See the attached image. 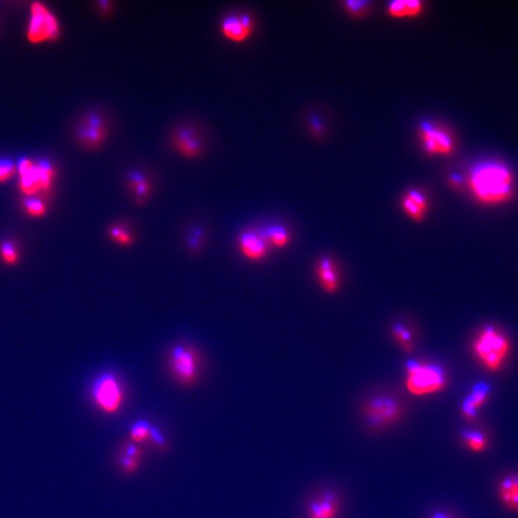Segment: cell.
Returning <instances> with one entry per match:
<instances>
[{
  "label": "cell",
  "instance_id": "1",
  "mask_svg": "<svg viewBox=\"0 0 518 518\" xmlns=\"http://www.w3.org/2000/svg\"><path fill=\"white\" fill-rule=\"evenodd\" d=\"M469 187L475 199L487 206L505 204L515 193L514 174L499 161H485L474 165L469 172Z\"/></svg>",
  "mask_w": 518,
  "mask_h": 518
},
{
  "label": "cell",
  "instance_id": "2",
  "mask_svg": "<svg viewBox=\"0 0 518 518\" xmlns=\"http://www.w3.org/2000/svg\"><path fill=\"white\" fill-rule=\"evenodd\" d=\"M510 349L509 339L494 325L484 327L473 343V350L477 359L490 372L501 369Z\"/></svg>",
  "mask_w": 518,
  "mask_h": 518
},
{
  "label": "cell",
  "instance_id": "3",
  "mask_svg": "<svg viewBox=\"0 0 518 518\" xmlns=\"http://www.w3.org/2000/svg\"><path fill=\"white\" fill-rule=\"evenodd\" d=\"M406 370V387L413 395L433 394L442 391L447 386V374L437 365L409 361Z\"/></svg>",
  "mask_w": 518,
  "mask_h": 518
},
{
  "label": "cell",
  "instance_id": "4",
  "mask_svg": "<svg viewBox=\"0 0 518 518\" xmlns=\"http://www.w3.org/2000/svg\"><path fill=\"white\" fill-rule=\"evenodd\" d=\"M200 356L191 345H177L170 350L169 366L170 372L179 384L189 387L199 379Z\"/></svg>",
  "mask_w": 518,
  "mask_h": 518
},
{
  "label": "cell",
  "instance_id": "5",
  "mask_svg": "<svg viewBox=\"0 0 518 518\" xmlns=\"http://www.w3.org/2000/svg\"><path fill=\"white\" fill-rule=\"evenodd\" d=\"M92 399L96 406L106 414H116L125 400L123 386L112 372H105L95 380L92 387Z\"/></svg>",
  "mask_w": 518,
  "mask_h": 518
},
{
  "label": "cell",
  "instance_id": "6",
  "mask_svg": "<svg viewBox=\"0 0 518 518\" xmlns=\"http://www.w3.org/2000/svg\"><path fill=\"white\" fill-rule=\"evenodd\" d=\"M58 34L59 26L53 15L50 14L44 5L34 3L28 31L30 42L37 44L49 39H56Z\"/></svg>",
  "mask_w": 518,
  "mask_h": 518
},
{
  "label": "cell",
  "instance_id": "7",
  "mask_svg": "<svg viewBox=\"0 0 518 518\" xmlns=\"http://www.w3.org/2000/svg\"><path fill=\"white\" fill-rule=\"evenodd\" d=\"M365 415L370 425L382 427L399 419L400 406L392 397H377L367 403Z\"/></svg>",
  "mask_w": 518,
  "mask_h": 518
},
{
  "label": "cell",
  "instance_id": "8",
  "mask_svg": "<svg viewBox=\"0 0 518 518\" xmlns=\"http://www.w3.org/2000/svg\"><path fill=\"white\" fill-rule=\"evenodd\" d=\"M172 144L181 156L195 159L204 152V144L199 131L191 125H181L173 132Z\"/></svg>",
  "mask_w": 518,
  "mask_h": 518
},
{
  "label": "cell",
  "instance_id": "9",
  "mask_svg": "<svg viewBox=\"0 0 518 518\" xmlns=\"http://www.w3.org/2000/svg\"><path fill=\"white\" fill-rule=\"evenodd\" d=\"M80 141L89 148L100 146L107 135V125L103 115L91 112L85 116L77 132Z\"/></svg>",
  "mask_w": 518,
  "mask_h": 518
},
{
  "label": "cell",
  "instance_id": "10",
  "mask_svg": "<svg viewBox=\"0 0 518 518\" xmlns=\"http://www.w3.org/2000/svg\"><path fill=\"white\" fill-rule=\"evenodd\" d=\"M425 149L431 154L449 155L454 151V140L449 132L432 124L424 123L420 129Z\"/></svg>",
  "mask_w": 518,
  "mask_h": 518
},
{
  "label": "cell",
  "instance_id": "11",
  "mask_svg": "<svg viewBox=\"0 0 518 518\" xmlns=\"http://www.w3.org/2000/svg\"><path fill=\"white\" fill-rule=\"evenodd\" d=\"M269 244L264 239L260 232L248 230L243 232L239 237V248L247 259L252 261H259L266 257L269 252Z\"/></svg>",
  "mask_w": 518,
  "mask_h": 518
},
{
  "label": "cell",
  "instance_id": "12",
  "mask_svg": "<svg viewBox=\"0 0 518 518\" xmlns=\"http://www.w3.org/2000/svg\"><path fill=\"white\" fill-rule=\"evenodd\" d=\"M54 171L49 162H42L37 166L21 176V187L26 194H33L40 189H49Z\"/></svg>",
  "mask_w": 518,
  "mask_h": 518
},
{
  "label": "cell",
  "instance_id": "13",
  "mask_svg": "<svg viewBox=\"0 0 518 518\" xmlns=\"http://www.w3.org/2000/svg\"><path fill=\"white\" fill-rule=\"evenodd\" d=\"M220 29L223 36L234 42L247 41L252 34L243 25L239 12L230 14L222 19Z\"/></svg>",
  "mask_w": 518,
  "mask_h": 518
},
{
  "label": "cell",
  "instance_id": "14",
  "mask_svg": "<svg viewBox=\"0 0 518 518\" xmlns=\"http://www.w3.org/2000/svg\"><path fill=\"white\" fill-rule=\"evenodd\" d=\"M492 388L485 382H480L473 387L472 394L464 400L462 411L467 419H474L478 409L489 399Z\"/></svg>",
  "mask_w": 518,
  "mask_h": 518
},
{
  "label": "cell",
  "instance_id": "15",
  "mask_svg": "<svg viewBox=\"0 0 518 518\" xmlns=\"http://www.w3.org/2000/svg\"><path fill=\"white\" fill-rule=\"evenodd\" d=\"M316 273L320 284L327 293H334L339 287V275L336 265L330 257H325L318 262Z\"/></svg>",
  "mask_w": 518,
  "mask_h": 518
},
{
  "label": "cell",
  "instance_id": "16",
  "mask_svg": "<svg viewBox=\"0 0 518 518\" xmlns=\"http://www.w3.org/2000/svg\"><path fill=\"white\" fill-rule=\"evenodd\" d=\"M127 184L137 205H144L152 192L151 182L144 173L132 170L127 174Z\"/></svg>",
  "mask_w": 518,
  "mask_h": 518
},
{
  "label": "cell",
  "instance_id": "17",
  "mask_svg": "<svg viewBox=\"0 0 518 518\" xmlns=\"http://www.w3.org/2000/svg\"><path fill=\"white\" fill-rule=\"evenodd\" d=\"M402 207L408 216L415 221H422L427 210V201L424 194L412 190L403 198Z\"/></svg>",
  "mask_w": 518,
  "mask_h": 518
},
{
  "label": "cell",
  "instance_id": "18",
  "mask_svg": "<svg viewBox=\"0 0 518 518\" xmlns=\"http://www.w3.org/2000/svg\"><path fill=\"white\" fill-rule=\"evenodd\" d=\"M499 490L505 504L510 509L518 510V476L505 478Z\"/></svg>",
  "mask_w": 518,
  "mask_h": 518
},
{
  "label": "cell",
  "instance_id": "19",
  "mask_svg": "<svg viewBox=\"0 0 518 518\" xmlns=\"http://www.w3.org/2000/svg\"><path fill=\"white\" fill-rule=\"evenodd\" d=\"M422 11V3L417 0H399L390 4L389 12L397 17H412Z\"/></svg>",
  "mask_w": 518,
  "mask_h": 518
},
{
  "label": "cell",
  "instance_id": "20",
  "mask_svg": "<svg viewBox=\"0 0 518 518\" xmlns=\"http://www.w3.org/2000/svg\"><path fill=\"white\" fill-rule=\"evenodd\" d=\"M260 234L266 240L268 244L273 245V246L284 248L289 244V234H288L287 230L284 227H267L266 229L260 230Z\"/></svg>",
  "mask_w": 518,
  "mask_h": 518
},
{
  "label": "cell",
  "instance_id": "21",
  "mask_svg": "<svg viewBox=\"0 0 518 518\" xmlns=\"http://www.w3.org/2000/svg\"><path fill=\"white\" fill-rule=\"evenodd\" d=\"M313 515L316 518H330L335 514V500L332 495H327L321 502H314L311 505Z\"/></svg>",
  "mask_w": 518,
  "mask_h": 518
},
{
  "label": "cell",
  "instance_id": "22",
  "mask_svg": "<svg viewBox=\"0 0 518 518\" xmlns=\"http://www.w3.org/2000/svg\"><path fill=\"white\" fill-rule=\"evenodd\" d=\"M150 428H151V425H150L148 420H137L130 428V439L132 442H136L137 444H141V442L148 440Z\"/></svg>",
  "mask_w": 518,
  "mask_h": 518
},
{
  "label": "cell",
  "instance_id": "23",
  "mask_svg": "<svg viewBox=\"0 0 518 518\" xmlns=\"http://www.w3.org/2000/svg\"><path fill=\"white\" fill-rule=\"evenodd\" d=\"M110 237L116 244L121 245V246L128 247L134 242V236H132V232L127 227L119 226V225H115V226L111 227Z\"/></svg>",
  "mask_w": 518,
  "mask_h": 518
},
{
  "label": "cell",
  "instance_id": "24",
  "mask_svg": "<svg viewBox=\"0 0 518 518\" xmlns=\"http://www.w3.org/2000/svg\"><path fill=\"white\" fill-rule=\"evenodd\" d=\"M148 440L159 452L166 453L169 451V444L166 438H165L164 433L155 425H151V428H150Z\"/></svg>",
  "mask_w": 518,
  "mask_h": 518
},
{
  "label": "cell",
  "instance_id": "25",
  "mask_svg": "<svg viewBox=\"0 0 518 518\" xmlns=\"http://www.w3.org/2000/svg\"><path fill=\"white\" fill-rule=\"evenodd\" d=\"M394 335L395 339L402 345L403 349L406 352H411L413 350V337L411 332L403 327L402 325H395L394 327Z\"/></svg>",
  "mask_w": 518,
  "mask_h": 518
},
{
  "label": "cell",
  "instance_id": "26",
  "mask_svg": "<svg viewBox=\"0 0 518 518\" xmlns=\"http://www.w3.org/2000/svg\"><path fill=\"white\" fill-rule=\"evenodd\" d=\"M463 438L474 451H481L485 447V439L481 433L475 431L463 432Z\"/></svg>",
  "mask_w": 518,
  "mask_h": 518
},
{
  "label": "cell",
  "instance_id": "27",
  "mask_svg": "<svg viewBox=\"0 0 518 518\" xmlns=\"http://www.w3.org/2000/svg\"><path fill=\"white\" fill-rule=\"evenodd\" d=\"M117 462H119L120 469L127 475L134 474L139 469V460L131 459V458L125 456L122 453H119Z\"/></svg>",
  "mask_w": 518,
  "mask_h": 518
},
{
  "label": "cell",
  "instance_id": "28",
  "mask_svg": "<svg viewBox=\"0 0 518 518\" xmlns=\"http://www.w3.org/2000/svg\"><path fill=\"white\" fill-rule=\"evenodd\" d=\"M121 453L125 456L139 460V462L144 455V449L139 444H136V442H132V440H128V442H124Z\"/></svg>",
  "mask_w": 518,
  "mask_h": 518
},
{
  "label": "cell",
  "instance_id": "29",
  "mask_svg": "<svg viewBox=\"0 0 518 518\" xmlns=\"http://www.w3.org/2000/svg\"><path fill=\"white\" fill-rule=\"evenodd\" d=\"M25 206H26L29 214L34 215V216H41V215L46 214V207H44V205L40 200H27L26 202H25Z\"/></svg>",
  "mask_w": 518,
  "mask_h": 518
},
{
  "label": "cell",
  "instance_id": "30",
  "mask_svg": "<svg viewBox=\"0 0 518 518\" xmlns=\"http://www.w3.org/2000/svg\"><path fill=\"white\" fill-rule=\"evenodd\" d=\"M16 172L14 164L8 159H0V182L9 179Z\"/></svg>",
  "mask_w": 518,
  "mask_h": 518
},
{
  "label": "cell",
  "instance_id": "31",
  "mask_svg": "<svg viewBox=\"0 0 518 518\" xmlns=\"http://www.w3.org/2000/svg\"><path fill=\"white\" fill-rule=\"evenodd\" d=\"M2 257L7 264H15L17 260V254L14 245L12 243L6 242L2 245L1 248Z\"/></svg>",
  "mask_w": 518,
  "mask_h": 518
},
{
  "label": "cell",
  "instance_id": "32",
  "mask_svg": "<svg viewBox=\"0 0 518 518\" xmlns=\"http://www.w3.org/2000/svg\"><path fill=\"white\" fill-rule=\"evenodd\" d=\"M201 239L195 236V235L190 234L189 239H187V245L192 252H196L201 247Z\"/></svg>",
  "mask_w": 518,
  "mask_h": 518
},
{
  "label": "cell",
  "instance_id": "33",
  "mask_svg": "<svg viewBox=\"0 0 518 518\" xmlns=\"http://www.w3.org/2000/svg\"><path fill=\"white\" fill-rule=\"evenodd\" d=\"M33 164H32V162H30L29 159H21V161L19 162V173H21V176H24V174H26L27 172H29L30 170L33 169Z\"/></svg>",
  "mask_w": 518,
  "mask_h": 518
},
{
  "label": "cell",
  "instance_id": "34",
  "mask_svg": "<svg viewBox=\"0 0 518 518\" xmlns=\"http://www.w3.org/2000/svg\"><path fill=\"white\" fill-rule=\"evenodd\" d=\"M98 4L100 6V8L103 10L105 12H109L110 10L112 8V2H110V1H100Z\"/></svg>",
  "mask_w": 518,
  "mask_h": 518
},
{
  "label": "cell",
  "instance_id": "35",
  "mask_svg": "<svg viewBox=\"0 0 518 518\" xmlns=\"http://www.w3.org/2000/svg\"><path fill=\"white\" fill-rule=\"evenodd\" d=\"M433 518H447V515L442 514V512H437V514H435Z\"/></svg>",
  "mask_w": 518,
  "mask_h": 518
},
{
  "label": "cell",
  "instance_id": "36",
  "mask_svg": "<svg viewBox=\"0 0 518 518\" xmlns=\"http://www.w3.org/2000/svg\"><path fill=\"white\" fill-rule=\"evenodd\" d=\"M315 518H316V517H315Z\"/></svg>",
  "mask_w": 518,
  "mask_h": 518
}]
</instances>
